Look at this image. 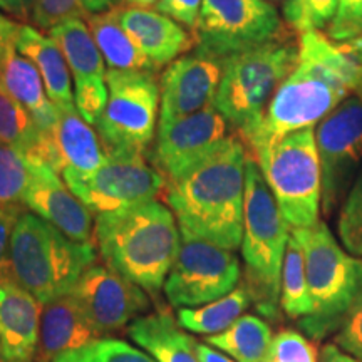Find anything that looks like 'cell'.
<instances>
[{"label": "cell", "mask_w": 362, "mask_h": 362, "mask_svg": "<svg viewBox=\"0 0 362 362\" xmlns=\"http://www.w3.org/2000/svg\"><path fill=\"white\" fill-rule=\"evenodd\" d=\"M336 346L362 361V291L344 317L336 332Z\"/></svg>", "instance_id": "39"}, {"label": "cell", "mask_w": 362, "mask_h": 362, "mask_svg": "<svg viewBox=\"0 0 362 362\" xmlns=\"http://www.w3.org/2000/svg\"><path fill=\"white\" fill-rule=\"evenodd\" d=\"M287 33L267 0H203L193 35L198 51L225 61Z\"/></svg>", "instance_id": "11"}, {"label": "cell", "mask_w": 362, "mask_h": 362, "mask_svg": "<svg viewBox=\"0 0 362 362\" xmlns=\"http://www.w3.org/2000/svg\"><path fill=\"white\" fill-rule=\"evenodd\" d=\"M94 238L106 267L143 291L158 292L178 257L181 232L170 206L153 200L96 215Z\"/></svg>", "instance_id": "3"}, {"label": "cell", "mask_w": 362, "mask_h": 362, "mask_svg": "<svg viewBox=\"0 0 362 362\" xmlns=\"http://www.w3.org/2000/svg\"><path fill=\"white\" fill-rule=\"evenodd\" d=\"M267 2H269V0H267Z\"/></svg>", "instance_id": "51"}, {"label": "cell", "mask_w": 362, "mask_h": 362, "mask_svg": "<svg viewBox=\"0 0 362 362\" xmlns=\"http://www.w3.org/2000/svg\"><path fill=\"white\" fill-rule=\"evenodd\" d=\"M110 89H107L106 78H84L74 81V104L76 110L86 123L98 126L104 111H106Z\"/></svg>", "instance_id": "36"}, {"label": "cell", "mask_w": 362, "mask_h": 362, "mask_svg": "<svg viewBox=\"0 0 362 362\" xmlns=\"http://www.w3.org/2000/svg\"><path fill=\"white\" fill-rule=\"evenodd\" d=\"M247 160L245 144L233 133L180 178L168 181L166 203L181 233L232 252L242 245Z\"/></svg>", "instance_id": "2"}, {"label": "cell", "mask_w": 362, "mask_h": 362, "mask_svg": "<svg viewBox=\"0 0 362 362\" xmlns=\"http://www.w3.org/2000/svg\"><path fill=\"white\" fill-rule=\"evenodd\" d=\"M325 35L339 44L362 37V0H339L336 17Z\"/></svg>", "instance_id": "38"}, {"label": "cell", "mask_w": 362, "mask_h": 362, "mask_svg": "<svg viewBox=\"0 0 362 362\" xmlns=\"http://www.w3.org/2000/svg\"><path fill=\"white\" fill-rule=\"evenodd\" d=\"M228 136L225 117L215 106H208L173 123L158 124L151 163L166 180L173 181L210 155Z\"/></svg>", "instance_id": "14"}, {"label": "cell", "mask_w": 362, "mask_h": 362, "mask_svg": "<svg viewBox=\"0 0 362 362\" xmlns=\"http://www.w3.org/2000/svg\"><path fill=\"white\" fill-rule=\"evenodd\" d=\"M291 226L280 214L260 166L248 156L245 166L242 257L245 262V287L264 317L279 315L282 267Z\"/></svg>", "instance_id": "6"}, {"label": "cell", "mask_w": 362, "mask_h": 362, "mask_svg": "<svg viewBox=\"0 0 362 362\" xmlns=\"http://www.w3.org/2000/svg\"><path fill=\"white\" fill-rule=\"evenodd\" d=\"M101 337L76 297L69 293L42 305L35 361L54 362Z\"/></svg>", "instance_id": "20"}, {"label": "cell", "mask_w": 362, "mask_h": 362, "mask_svg": "<svg viewBox=\"0 0 362 362\" xmlns=\"http://www.w3.org/2000/svg\"><path fill=\"white\" fill-rule=\"evenodd\" d=\"M61 175L89 176L106 160V149L98 131L81 117L76 107H57V124L52 134Z\"/></svg>", "instance_id": "21"}, {"label": "cell", "mask_w": 362, "mask_h": 362, "mask_svg": "<svg viewBox=\"0 0 362 362\" xmlns=\"http://www.w3.org/2000/svg\"><path fill=\"white\" fill-rule=\"evenodd\" d=\"M255 161L287 225L292 230L314 226L322 194L314 128L285 136Z\"/></svg>", "instance_id": "8"}, {"label": "cell", "mask_w": 362, "mask_h": 362, "mask_svg": "<svg viewBox=\"0 0 362 362\" xmlns=\"http://www.w3.org/2000/svg\"><path fill=\"white\" fill-rule=\"evenodd\" d=\"M240 262L232 250L181 233L178 257L163 291L176 309H192L228 296L240 282Z\"/></svg>", "instance_id": "12"}, {"label": "cell", "mask_w": 362, "mask_h": 362, "mask_svg": "<svg viewBox=\"0 0 362 362\" xmlns=\"http://www.w3.org/2000/svg\"><path fill=\"white\" fill-rule=\"evenodd\" d=\"M7 4L8 12L13 13L19 19H27L30 17V11H33L34 0H4Z\"/></svg>", "instance_id": "45"}, {"label": "cell", "mask_w": 362, "mask_h": 362, "mask_svg": "<svg viewBox=\"0 0 362 362\" xmlns=\"http://www.w3.org/2000/svg\"><path fill=\"white\" fill-rule=\"evenodd\" d=\"M280 305L291 319L300 320L312 314V298L305 275V260L300 243L291 233L282 267Z\"/></svg>", "instance_id": "30"}, {"label": "cell", "mask_w": 362, "mask_h": 362, "mask_svg": "<svg viewBox=\"0 0 362 362\" xmlns=\"http://www.w3.org/2000/svg\"><path fill=\"white\" fill-rule=\"evenodd\" d=\"M30 181V161L0 143V208L22 206Z\"/></svg>", "instance_id": "32"}, {"label": "cell", "mask_w": 362, "mask_h": 362, "mask_svg": "<svg viewBox=\"0 0 362 362\" xmlns=\"http://www.w3.org/2000/svg\"><path fill=\"white\" fill-rule=\"evenodd\" d=\"M124 2L126 6H133V7H149V6H156L160 0H121Z\"/></svg>", "instance_id": "47"}, {"label": "cell", "mask_w": 362, "mask_h": 362, "mask_svg": "<svg viewBox=\"0 0 362 362\" xmlns=\"http://www.w3.org/2000/svg\"><path fill=\"white\" fill-rule=\"evenodd\" d=\"M270 325L257 315H242L223 332L208 336L206 344L233 357L237 362H267L270 357Z\"/></svg>", "instance_id": "28"}, {"label": "cell", "mask_w": 362, "mask_h": 362, "mask_svg": "<svg viewBox=\"0 0 362 362\" xmlns=\"http://www.w3.org/2000/svg\"><path fill=\"white\" fill-rule=\"evenodd\" d=\"M337 233L347 252L362 257V168L339 211Z\"/></svg>", "instance_id": "35"}, {"label": "cell", "mask_w": 362, "mask_h": 362, "mask_svg": "<svg viewBox=\"0 0 362 362\" xmlns=\"http://www.w3.org/2000/svg\"><path fill=\"white\" fill-rule=\"evenodd\" d=\"M197 356L200 362H235L225 352L215 349L205 342H197Z\"/></svg>", "instance_id": "44"}, {"label": "cell", "mask_w": 362, "mask_h": 362, "mask_svg": "<svg viewBox=\"0 0 362 362\" xmlns=\"http://www.w3.org/2000/svg\"><path fill=\"white\" fill-rule=\"evenodd\" d=\"M319 362H362V361L349 356L342 349H339L336 344H325L319 354Z\"/></svg>", "instance_id": "43"}, {"label": "cell", "mask_w": 362, "mask_h": 362, "mask_svg": "<svg viewBox=\"0 0 362 362\" xmlns=\"http://www.w3.org/2000/svg\"><path fill=\"white\" fill-rule=\"evenodd\" d=\"M49 37L64 54L72 78H106V62L99 52L88 22L83 19H67L49 30Z\"/></svg>", "instance_id": "27"}, {"label": "cell", "mask_w": 362, "mask_h": 362, "mask_svg": "<svg viewBox=\"0 0 362 362\" xmlns=\"http://www.w3.org/2000/svg\"><path fill=\"white\" fill-rule=\"evenodd\" d=\"M297 59L298 40L287 33L223 61L214 106L245 146L260 129L272 98L296 69Z\"/></svg>", "instance_id": "4"}, {"label": "cell", "mask_w": 362, "mask_h": 362, "mask_svg": "<svg viewBox=\"0 0 362 362\" xmlns=\"http://www.w3.org/2000/svg\"><path fill=\"white\" fill-rule=\"evenodd\" d=\"M8 262L17 282L45 305L74 292L84 272L96 264V250L24 211L13 226Z\"/></svg>", "instance_id": "5"}, {"label": "cell", "mask_w": 362, "mask_h": 362, "mask_svg": "<svg viewBox=\"0 0 362 362\" xmlns=\"http://www.w3.org/2000/svg\"><path fill=\"white\" fill-rule=\"evenodd\" d=\"M362 84V64L320 30L298 35L296 69L280 84L267 107L260 129L247 144L248 156L262 153L285 136L314 128Z\"/></svg>", "instance_id": "1"}, {"label": "cell", "mask_w": 362, "mask_h": 362, "mask_svg": "<svg viewBox=\"0 0 362 362\" xmlns=\"http://www.w3.org/2000/svg\"><path fill=\"white\" fill-rule=\"evenodd\" d=\"M128 334L156 362H200L197 341L180 329L168 312L138 317L129 324Z\"/></svg>", "instance_id": "25"}, {"label": "cell", "mask_w": 362, "mask_h": 362, "mask_svg": "<svg viewBox=\"0 0 362 362\" xmlns=\"http://www.w3.org/2000/svg\"><path fill=\"white\" fill-rule=\"evenodd\" d=\"M0 362H6V356H4V347H2V341H0Z\"/></svg>", "instance_id": "48"}, {"label": "cell", "mask_w": 362, "mask_h": 362, "mask_svg": "<svg viewBox=\"0 0 362 362\" xmlns=\"http://www.w3.org/2000/svg\"><path fill=\"white\" fill-rule=\"evenodd\" d=\"M86 22L104 62L111 71H158L156 66L139 52V49L119 25L115 7L111 11L90 16Z\"/></svg>", "instance_id": "26"}, {"label": "cell", "mask_w": 362, "mask_h": 362, "mask_svg": "<svg viewBox=\"0 0 362 362\" xmlns=\"http://www.w3.org/2000/svg\"><path fill=\"white\" fill-rule=\"evenodd\" d=\"M117 0H34L30 21L40 30H49L67 19L88 21L90 16L111 11Z\"/></svg>", "instance_id": "31"}, {"label": "cell", "mask_w": 362, "mask_h": 362, "mask_svg": "<svg viewBox=\"0 0 362 362\" xmlns=\"http://www.w3.org/2000/svg\"><path fill=\"white\" fill-rule=\"evenodd\" d=\"M106 111L96 126L104 148L143 153L153 143L160 121V84L155 72H106Z\"/></svg>", "instance_id": "10"}, {"label": "cell", "mask_w": 362, "mask_h": 362, "mask_svg": "<svg viewBox=\"0 0 362 362\" xmlns=\"http://www.w3.org/2000/svg\"><path fill=\"white\" fill-rule=\"evenodd\" d=\"M0 143L16 149L30 163H45L61 173L52 138L39 128L33 116L0 88Z\"/></svg>", "instance_id": "24"}, {"label": "cell", "mask_w": 362, "mask_h": 362, "mask_svg": "<svg viewBox=\"0 0 362 362\" xmlns=\"http://www.w3.org/2000/svg\"><path fill=\"white\" fill-rule=\"evenodd\" d=\"M322 175L320 208L325 215L346 200L362 163V94L344 99L315 128Z\"/></svg>", "instance_id": "13"}, {"label": "cell", "mask_w": 362, "mask_h": 362, "mask_svg": "<svg viewBox=\"0 0 362 362\" xmlns=\"http://www.w3.org/2000/svg\"><path fill=\"white\" fill-rule=\"evenodd\" d=\"M42 304L12 275L0 272V341L6 362H34L39 347Z\"/></svg>", "instance_id": "18"}, {"label": "cell", "mask_w": 362, "mask_h": 362, "mask_svg": "<svg viewBox=\"0 0 362 362\" xmlns=\"http://www.w3.org/2000/svg\"><path fill=\"white\" fill-rule=\"evenodd\" d=\"M22 24L7 17L6 13L0 12V66L11 49L16 47V39L19 34Z\"/></svg>", "instance_id": "42"}, {"label": "cell", "mask_w": 362, "mask_h": 362, "mask_svg": "<svg viewBox=\"0 0 362 362\" xmlns=\"http://www.w3.org/2000/svg\"><path fill=\"white\" fill-rule=\"evenodd\" d=\"M267 362H317V351L302 334L284 329L274 337Z\"/></svg>", "instance_id": "37"}, {"label": "cell", "mask_w": 362, "mask_h": 362, "mask_svg": "<svg viewBox=\"0 0 362 362\" xmlns=\"http://www.w3.org/2000/svg\"><path fill=\"white\" fill-rule=\"evenodd\" d=\"M349 42H351V40H349ZM354 42H357L359 45H362V37H359V39H354Z\"/></svg>", "instance_id": "50"}, {"label": "cell", "mask_w": 362, "mask_h": 362, "mask_svg": "<svg viewBox=\"0 0 362 362\" xmlns=\"http://www.w3.org/2000/svg\"><path fill=\"white\" fill-rule=\"evenodd\" d=\"M106 149V160L89 176L62 173V180L90 214L104 215L153 202L166 192L168 180L143 153Z\"/></svg>", "instance_id": "9"}, {"label": "cell", "mask_w": 362, "mask_h": 362, "mask_svg": "<svg viewBox=\"0 0 362 362\" xmlns=\"http://www.w3.org/2000/svg\"><path fill=\"white\" fill-rule=\"evenodd\" d=\"M24 214L22 206L0 208V272L11 267L8 262V250H11V238L13 226L19 216Z\"/></svg>", "instance_id": "41"}, {"label": "cell", "mask_w": 362, "mask_h": 362, "mask_svg": "<svg viewBox=\"0 0 362 362\" xmlns=\"http://www.w3.org/2000/svg\"><path fill=\"white\" fill-rule=\"evenodd\" d=\"M0 8H2V11H7V12H8V7H7V4L4 2V0H0Z\"/></svg>", "instance_id": "49"}, {"label": "cell", "mask_w": 362, "mask_h": 362, "mask_svg": "<svg viewBox=\"0 0 362 362\" xmlns=\"http://www.w3.org/2000/svg\"><path fill=\"white\" fill-rule=\"evenodd\" d=\"M300 243L312 298V314L298 327L314 341H322L341 327L347 310L362 291V260L351 257L324 221L292 230Z\"/></svg>", "instance_id": "7"}, {"label": "cell", "mask_w": 362, "mask_h": 362, "mask_svg": "<svg viewBox=\"0 0 362 362\" xmlns=\"http://www.w3.org/2000/svg\"><path fill=\"white\" fill-rule=\"evenodd\" d=\"M24 206L78 243H93V214L45 163H30Z\"/></svg>", "instance_id": "17"}, {"label": "cell", "mask_w": 362, "mask_h": 362, "mask_svg": "<svg viewBox=\"0 0 362 362\" xmlns=\"http://www.w3.org/2000/svg\"><path fill=\"white\" fill-rule=\"evenodd\" d=\"M202 2L203 0H160L155 6V11L194 33L198 17H200Z\"/></svg>", "instance_id": "40"}, {"label": "cell", "mask_w": 362, "mask_h": 362, "mask_svg": "<svg viewBox=\"0 0 362 362\" xmlns=\"http://www.w3.org/2000/svg\"><path fill=\"white\" fill-rule=\"evenodd\" d=\"M72 296L101 336L123 329L149 309V297L139 285L103 265L89 267Z\"/></svg>", "instance_id": "15"}, {"label": "cell", "mask_w": 362, "mask_h": 362, "mask_svg": "<svg viewBox=\"0 0 362 362\" xmlns=\"http://www.w3.org/2000/svg\"><path fill=\"white\" fill-rule=\"evenodd\" d=\"M115 8L119 25L156 69L171 64L197 45L194 35L160 12L133 6Z\"/></svg>", "instance_id": "19"}, {"label": "cell", "mask_w": 362, "mask_h": 362, "mask_svg": "<svg viewBox=\"0 0 362 362\" xmlns=\"http://www.w3.org/2000/svg\"><path fill=\"white\" fill-rule=\"evenodd\" d=\"M54 362H156L146 352L121 339L101 337L98 341L67 352Z\"/></svg>", "instance_id": "33"}, {"label": "cell", "mask_w": 362, "mask_h": 362, "mask_svg": "<svg viewBox=\"0 0 362 362\" xmlns=\"http://www.w3.org/2000/svg\"><path fill=\"white\" fill-rule=\"evenodd\" d=\"M16 49L17 52L29 59L39 71L47 96L54 106L59 110L76 107L69 66L59 45L49 35H44L34 27L22 24L16 39Z\"/></svg>", "instance_id": "23"}, {"label": "cell", "mask_w": 362, "mask_h": 362, "mask_svg": "<svg viewBox=\"0 0 362 362\" xmlns=\"http://www.w3.org/2000/svg\"><path fill=\"white\" fill-rule=\"evenodd\" d=\"M223 61L194 49L171 62L160 81V123L168 124L181 117L214 106L218 93Z\"/></svg>", "instance_id": "16"}, {"label": "cell", "mask_w": 362, "mask_h": 362, "mask_svg": "<svg viewBox=\"0 0 362 362\" xmlns=\"http://www.w3.org/2000/svg\"><path fill=\"white\" fill-rule=\"evenodd\" d=\"M0 88L33 116L44 133L52 134L57 124V107L49 99L39 71L16 47L8 51L0 66Z\"/></svg>", "instance_id": "22"}, {"label": "cell", "mask_w": 362, "mask_h": 362, "mask_svg": "<svg viewBox=\"0 0 362 362\" xmlns=\"http://www.w3.org/2000/svg\"><path fill=\"white\" fill-rule=\"evenodd\" d=\"M341 45H342L344 51L349 54V56L354 59L356 62H359V64H362V45L354 42V40H351V42H344Z\"/></svg>", "instance_id": "46"}, {"label": "cell", "mask_w": 362, "mask_h": 362, "mask_svg": "<svg viewBox=\"0 0 362 362\" xmlns=\"http://www.w3.org/2000/svg\"><path fill=\"white\" fill-rule=\"evenodd\" d=\"M339 0H287L284 19L298 34L327 29L337 12Z\"/></svg>", "instance_id": "34"}, {"label": "cell", "mask_w": 362, "mask_h": 362, "mask_svg": "<svg viewBox=\"0 0 362 362\" xmlns=\"http://www.w3.org/2000/svg\"><path fill=\"white\" fill-rule=\"evenodd\" d=\"M252 298L245 285H240L228 296L210 302L197 309H178L176 312V322L180 327L194 334H215L223 332L232 325L235 320L242 317L247 307L250 305Z\"/></svg>", "instance_id": "29"}]
</instances>
